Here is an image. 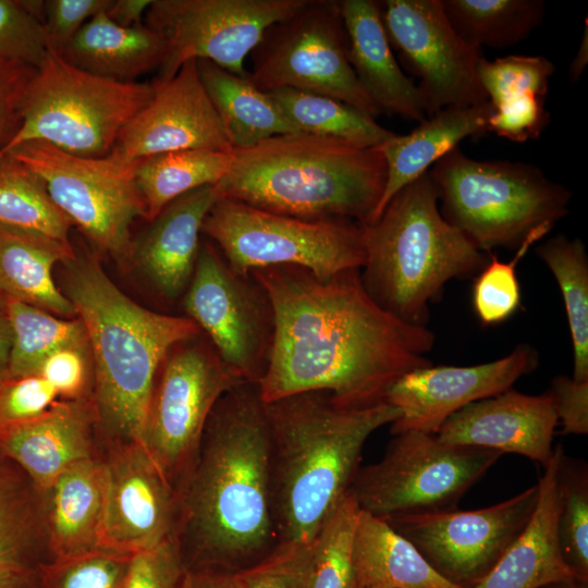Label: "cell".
<instances>
[{"label":"cell","instance_id":"6da1fadb","mask_svg":"<svg viewBox=\"0 0 588 588\" xmlns=\"http://www.w3.org/2000/svg\"><path fill=\"white\" fill-rule=\"evenodd\" d=\"M273 310L267 369L257 383L265 403L310 391L340 406L385 401L405 373L432 364L436 335L380 307L364 287L360 269L327 280L298 266L253 270Z\"/></svg>","mask_w":588,"mask_h":588},{"label":"cell","instance_id":"7a4b0ae2","mask_svg":"<svg viewBox=\"0 0 588 588\" xmlns=\"http://www.w3.org/2000/svg\"><path fill=\"white\" fill-rule=\"evenodd\" d=\"M177 495L175 539L186 569L236 573L278 546L270 427L257 384L219 399Z\"/></svg>","mask_w":588,"mask_h":588},{"label":"cell","instance_id":"3957f363","mask_svg":"<svg viewBox=\"0 0 588 588\" xmlns=\"http://www.w3.org/2000/svg\"><path fill=\"white\" fill-rule=\"evenodd\" d=\"M65 264V296L89 343L99 442L140 441L166 356L201 331L187 317L154 311L131 299L91 257L75 255Z\"/></svg>","mask_w":588,"mask_h":588},{"label":"cell","instance_id":"277c9868","mask_svg":"<svg viewBox=\"0 0 588 588\" xmlns=\"http://www.w3.org/2000/svg\"><path fill=\"white\" fill-rule=\"evenodd\" d=\"M266 412L278 541L309 543L346 495L368 438L401 414L387 401L343 407L321 391L266 403Z\"/></svg>","mask_w":588,"mask_h":588},{"label":"cell","instance_id":"5b68a950","mask_svg":"<svg viewBox=\"0 0 588 588\" xmlns=\"http://www.w3.org/2000/svg\"><path fill=\"white\" fill-rule=\"evenodd\" d=\"M231 167L215 185L219 198L303 220L370 223L387 183L378 148L296 132L232 149Z\"/></svg>","mask_w":588,"mask_h":588},{"label":"cell","instance_id":"8992f818","mask_svg":"<svg viewBox=\"0 0 588 588\" xmlns=\"http://www.w3.org/2000/svg\"><path fill=\"white\" fill-rule=\"evenodd\" d=\"M362 231L364 287L380 307L413 324H427L429 305L449 281L477 274L489 260L442 217L428 171Z\"/></svg>","mask_w":588,"mask_h":588},{"label":"cell","instance_id":"52a82bcc","mask_svg":"<svg viewBox=\"0 0 588 588\" xmlns=\"http://www.w3.org/2000/svg\"><path fill=\"white\" fill-rule=\"evenodd\" d=\"M442 217L479 250H517L568 213L572 192L526 162L476 160L455 147L428 170Z\"/></svg>","mask_w":588,"mask_h":588},{"label":"cell","instance_id":"ba28073f","mask_svg":"<svg viewBox=\"0 0 588 588\" xmlns=\"http://www.w3.org/2000/svg\"><path fill=\"white\" fill-rule=\"evenodd\" d=\"M152 95V84L100 77L49 50L27 86L21 127L2 154L41 142L74 156H108Z\"/></svg>","mask_w":588,"mask_h":588},{"label":"cell","instance_id":"9c48e42d","mask_svg":"<svg viewBox=\"0 0 588 588\" xmlns=\"http://www.w3.org/2000/svg\"><path fill=\"white\" fill-rule=\"evenodd\" d=\"M201 233L221 250L228 265L249 277L256 269L298 266L327 280L362 269V225L348 220H303L218 198Z\"/></svg>","mask_w":588,"mask_h":588},{"label":"cell","instance_id":"30bf717a","mask_svg":"<svg viewBox=\"0 0 588 588\" xmlns=\"http://www.w3.org/2000/svg\"><path fill=\"white\" fill-rule=\"evenodd\" d=\"M501 455L399 432L378 462L359 466L347 492L359 510L382 519L451 511Z\"/></svg>","mask_w":588,"mask_h":588},{"label":"cell","instance_id":"8fae6325","mask_svg":"<svg viewBox=\"0 0 588 588\" xmlns=\"http://www.w3.org/2000/svg\"><path fill=\"white\" fill-rule=\"evenodd\" d=\"M249 56L246 77L262 91L293 88L334 98L373 119L381 113L350 63L339 1L307 0L270 26Z\"/></svg>","mask_w":588,"mask_h":588},{"label":"cell","instance_id":"7c38bea8","mask_svg":"<svg viewBox=\"0 0 588 588\" xmlns=\"http://www.w3.org/2000/svg\"><path fill=\"white\" fill-rule=\"evenodd\" d=\"M4 154L44 181L72 225L99 250L117 259L132 253L131 225L144 218L134 177L137 161L113 151L101 158L74 156L41 142L23 143Z\"/></svg>","mask_w":588,"mask_h":588},{"label":"cell","instance_id":"4fadbf2b","mask_svg":"<svg viewBox=\"0 0 588 588\" xmlns=\"http://www.w3.org/2000/svg\"><path fill=\"white\" fill-rule=\"evenodd\" d=\"M200 334L175 344L166 356L140 439L176 492L215 405L229 390L245 383Z\"/></svg>","mask_w":588,"mask_h":588},{"label":"cell","instance_id":"5bb4252c","mask_svg":"<svg viewBox=\"0 0 588 588\" xmlns=\"http://www.w3.org/2000/svg\"><path fill=\"white\" fill-rule=\"evenodd\" d=\"M307 0H152L144 23L167 44L159 81L188 60L205 59L245 77V60L266 30Z\"/></svg>","mask_w":588,"mask_h":588},{"label":"cell","instance_id":"9a60e30c","mask_svg":"<svg viewBox=\"0 0 588 588\" xmlns=\"http://www.w3.org/2000/svg\"><path fill=\"white\" fill-rule=\"evenodd\" d=\"M183 307L221 359L245 382L257 384L273 340V310L264 287L235 272L210 242H200Z\"/></svg>","mask_w":588,"mask_h":588},{"label":"cell","instance_id":"2e32d148","mask_svg":"<svg viewBox=\"0 0 588 588\" xmlns=\"http://www.w3.org/2000/svg\"><path fill=\"white\" fill-rule=\"evenodd\" d=\"M538 486L489 507L415 514L385 520L443 577L476 586L498 563L530 519Z\"/></svg>","mask_w":588,"mask_h":588},{"label":"cell","instance_id":"e0dca14e","mask_svg":"<svg viewBox=\"0 0 588 588\" xmlns=\"http://www.w3.org/2000/svg\"><path fill=\"white\" fill-rule=\"evenodd\" d=\"M381 16L391 47L419 79L427 117L488 101L477 74L481 49L457 35L441 0H385Z\"/></svg>","mask_w":588,"mask_h":588},{"label":"cell","instance_id":"ac0fdd59","mask_svg":"<svg viewBox=\"0 0 588 588\" xmlns=\"http://www.w3.org/2000/svg\"><path fill=\"white\" fill-rule=\"evenodd\" d=\"M107 471L101 550L133 555L175 538L179 495L140 441L100 443Z\"/></svg>","mask_w":588,"mask_h":588},{"label":"cell","instance_id":"d6986e66","mask_svg":"<svg viewBox=\"0 0 588 588\" xmlns=\"http://www.w3.org/2000/svg\"><path fill=\"white\" fill-rule=\"evenodd\" d=\"M539 365V353L518 344L506 356L475 366H433L414 369L397 379L384 400L400 411L391 433L418 431L436 434L464 406L512 388Z\"/></svg>","mask_w":588,"mask_h":588},{"label":"cell","instance_id":"ffe728a7","mask_svg":"<svg viewBox=\"0 0 588 588\" xmlns=\"http://www.w3.org/2000/svg\"><path fill=\"white\" fill-rule=\"evenodd\" d=\"M151 84L150 101L122 130L113 152L137 161L186 149L232 150L200 81L197 60Z\"/></svg>","mask_w":588,"mask_h":588},{"label":"cell","instance_id":"44dd1931","mask_svg":"<svg viewBox=\"0 0 588 588\" xmlns=\"http://www.w3.org/2000/svg\"><path fill=\"white\" fill-rule=\"evenodd\" d=\"M558 418L549 391L528 395L512 388L473 402L440 427L439 441L524 455L544 467L553 454Z\"/></svg>","mask_w":588,"mask_h":588},{"label":"cell","instance_id":"7402d4cb","mask_svg":"<svg viewBox=\"0 0 588 588\" xmlns=\"http://www.w3.org/2000/svg\"><path fill=\"white\" fill-rule=\"evenodd\" d=\"M0 453L45 491L68 468L100 454L91 396L59 399L36 418L0 427Z\"/></svg>","mask_w":588,"mask_h":588},{"label":"cell","instance_id":"603a6c76","mask_svg":"<svg viewBox=\"0 0 588 588\" xmlns=\"http://www.w3.org/2000/svg\"><path fill=\"white\" fill-rule=\"evenodd\" d=\"M339 7L350 63L370 100L381 113L422 122L427 118L422 97L393 54L382 22L381 2L342 0Z\"/></svg>","mask_w":588,"mask_h":588},{"label":"cell","instance_id":"cb8c5ba5","mask_svg":"<svg viewBox=\"0 0 588 588\" xmlns=\"http://www.w3.org/2000/svg\"><path fill=\"white\" fill-rule=\"evenodd\" d=\"M561 444L538 480V500L527 525L494 567L473 588H546L583 581L565 562L558 537L556 478Z\"/></svg>","mask_w":588,"mask_h":588},{"label":"cell","instance_id":"d4e9b609","mask_svg":"<svg viewBox=\"0 0 588 588\" xmlns=\"http://www.w3.org/2000/svg\"><path fill=\"white\" fill-rule=\"evenodd\" d=\"M215 185L193 189L169 205L151 221L132 247L137 264L167 301L183 293L194 273L206 216L218 200Z\"/></svg>","mask_w":588,"mask_h":588},{"label":"cell","instance_id":"484cf974","mask_svg":"<svg viewBox=\"0 0 588 588\" xmlns=\"http://www.w3.org/2000/svg\"><path fill=\"white\" fill-rule=\"evenodd\" d=\"M42 492L50 561L101 550L107 499L101 451L68 468Z\"/></svg>","mask_w":588,"mask_h":588},{"label":"cell","instance_id":"4316f807","mask_svg":"<svg viewBox=\"0 0 588 588\" xmlns=\"http://www.w3.org/2000/svg\"><path fill=\"white\" fill-rule=\"evenodd\" d=\"M492 113L489 101L468 107H448L427 117L411 133L394 134L377 147L385 160L387 183L373 220L395 193L426 173L430 166L458 147L460 142L488 132Z\"/></svg>","mask_w":588,"mask_h":588},{"label":"cell","instance_id":"83f0119b","mask_svg":"<svg viewBox=\"0 0 588 588\" xmlns=\"http://www.w3.org/2000/svg\"><path fill=\"white\" fill-rule=\"evenodd\" d=\"M350 588H463L440 575L385 520L359 510Z\"/></svg>","mask_w":588,"mask_h":588},{"label":"cell","instance_id":"f1b7e54d","mask_svg":"<svg viewBox=\"0 0 588 588\" xmlns=\"http://www.w3.org/2000/svg\"><path fill=\"white\" fill-rule=\"evenodd\" d=\"M167 53L164 39L147 25L123 27L100 12L83 25L59 54L94 75L134 82L160 68Z\"/></svg>","mask_w":588,"mask_h":588},{"label":"cell","instance_id":"f546056e","mask_svg":"<svg viewBox=\"0 0 588 588\" xmlns=\"http://www.w3.org/2000/svg\"><path fill=\"white\" fill-rule=\"evenodd\" d=\"M204 88L232 149L252 147L275 135L301 132L271 96L205 59L197 60Z\"/></svg>","mask_w":588,"mask_h":588},{"label":"cell","instance_id":"4dcf8cb0","mask_svg":"<svg viewBox=\"0 0 588 588\" xmlns=\"http://www.w3.org/2000/svg\"><path fill=\"white\" fill-rule=\"evenodd\" d=\"M49 561L44 492L0 453V569H36Z\"/></svg>","mask_w":588,"mask_h":588},{"label":"cell","instance_id":"1f68e13d","mask_svg":"<svg viewBox=\"0 0 588 588\" xmlns=\"http://www.w3.org/2000/svg\"><path fill=\"white\" fill-rule=\"evenodd\" d=\"M71 226L44 181L10 154L0 155V232L50 245L73 259Z\"/></svg>","mask_w":588,"mask_h":588},{"label":"cell","instance_id":"d6a6232c","mask_svg":"<svg viewBox=\"0 0 588 588\" xmlns=\"http://www.w3.org/2000/svg\"><path fill=\"white\" fill-rule=\"evenodd\" d=\"M232 159V150L186 149L137 160L134 177L144 219L151 221L167 205L193 189L218 184Z\"/></svg>","mask_w":588,"mask_h":588},{"label":"cell","instance_id":"836d02e7","mask_svg":"<svg viewBox=\"0 0 588 588\" xmlns=\"http://www.w3.org/2000/svg\"><path fill=\"white\" fill-rule=\"evenodd\" d=\"M69 260L56 247L0 232V289L4 295L68 319L76 311L58 289L52 268Z\"/></svg>","mask_w":588,"mask_h":588},{"label":"cell","instance_id":"e575fe53","mask_svg":"<svg viewBox=\"0 0 588 588\" xmlns=\"http://www.w3.org/2000/svg\"><path fill=\"white\" fill-rule=\"evenodd\" d=\"M457 35L469 46L505 49L525 40L541 25L542 0H441Z\"/></svg>","mask_w":588,"mask_h":588},{"label":"cell","instance_id":"d590c367","mask_svg":"<svg viewBox=\"0 0 588 588\" xmlns=\"http://www.w3.org/2000/svg\"><path fill=\"white\" fill-rule=\"evenodd\" d=\"M266 93L301 132L340 139L359 148H377L395 134L376 119L328 96L293 88Z\"/></svg>","mask_w":588,"mask_h":588},{"label":"cell","instance_id":"8d00e7d4","mask_svg":"<svg viewBox=\"0 0 588 588\" xmlns=\"http://www.w3.org/2000/svg\"><path fill=\"white\" fill-rule=\"evenodd\" d=\"M564 303L573 345V376L588 381V256L580 238L555 235L536 248Z\"/></svg>","mask_w":588,"mask_h":588},{"label":"cell","instance_id":"74e56055","mask_svg":"<svg viewBox=\"0 0 588 588\" xmlns=\"http://www.w3.org/2000/svg\"><path fill=\"white\" fill-rule=\"evenodd\" d=\"M5 313L13 331L7 368L11 378L38 373L44 360L66 346H89L86 329L77 318L54 315L7 297Z\"/></svg>","mask_w":588,"mask_h":588},{"label":"cell","instance_id":"f35d334b","mask_svg":"<svg viewBox=\"0 0 588 588\" xmlns=\"http://www.w3.org/2000/svg\"><path fill=\"white\" fill-rule=\"evenodd\" d=\"M558 537L565 562L583 580L588 576V468L563 453L556 478Z\"/></svg>","mask_w":588,"mask_h":588},{"label":"cell","instance_id":"ab89813d","mask_svg":"<svg viewBox=\"0 0 588 588\" xmlns=\"http://www.w3.org/2000/svg\"><path fill=\"white\" fill-rule=\"evenodd\" d=\"M358 512L347 492L311 540L308 588H350L352 542Z\"/></svg>","mask_w":588,"mask_h":588},{"label":"cell","instance_id":"60d3db41","mask_svg":"<svg viewBox=\"0 0 588 588\" xmlns=\"http://www.w3.org/2000/svg\"><path fill=\"white\" fill-rule=\"evenodd\" d=\"M552 228L542 225L536 229L515 252L511 261H501L495 256L489 257L486 266L477 273L471 289V304L483 326L504 322L520 307L522 296L516 265Z\"/></svg>","mask_w":588,"mask_h":588},{"label":"cell","instance_id":"b9f144b4","mask_svg":"<svg viewBox=\"0 0 588 588\" xmlns=\"http://www.w3.org/2000/svg\"><path fill=\"white\" fill-rule=\"evenodd\" d=\"M554 63L543 56H507L477 64L480 84L492 108L526 95L547 97Z\"/></svg>","mask_w":588,"mask_h":588},{"label":"cell","instance_id":"7bdbcfd3","mask_svg":"<svg viewBox=\"0 0 588 588\" xmlns=\"http://www.w3.org/2000/svg\"><path fill=\"white\" fill-rule=\"evenodd\" d=\"M49 50L44 1L0 0V57L37 69Z\"/></svg>","mask_w":588,"mask_h":588},{"label":"cell","instance_id":"ee69618b","mask_svg":"<svg viewBox=\"0 0 588 588\" xmlns=\"http://www.w3.org/2000/svg\"><path fill=\"white\" fill-rule=\"evenodd\" d=\"M130 555L98 550L38 566L40 588H123Z\"/></svg>","mask_w":588,"mask_h":588},{"label":"cell","instance_id":"f6af8a7d","mask_svg":"<svg viewBox=\"0 0 588 588\" xmlns=\"http://www.w3.org/2000/svg\"><path fill=\"white\" fill-rule=\"evenodd\" d=\"M310 566L311 542H285L237 574L244 588H308Z\"/></svg>","mask_w":588,"mask_h":588},{"label":"cell","instance_id":"bcb514c9","mask_svg":"<svg viewBox=\"0 0 588 588\" xmlns=\"http://www.w3.org/2000/svg\"><path fill=\"white\" fill-rule=\"evenodd\" d=\"M186 566L175 538L131 555L123 588H181Z\"/></svg>","mask_w":588,"mask_h":588},{"label":"cell","instance_id":"7dc6e473","mask_svg":"<svg viewBox=\"0 0 588 588\" xmlns=\"http://www.w3.org/2000/svg\"><path fill=\"white\" fill-rule=\"evenodd\" d=\"M59 399L54 388L39 373L8 376L0 389V427L36 418Z\"/></svg>","mask_w":588,"mask_h":588},{"label":"cell","instance_id":"c3c4849f","mask_svg":"<svg viewBox=\"0 0 588 588\" xmlns=\"http://www.w3.org/2000/svg\"><path fill=\"white\" fill-rule=\"evenodd\" d=\"M546 98L526 95L505 100L493 107L488 132L516 143L537 139L550 123Z\"/></svg>","mask_w":588,"mask_h":588},{"label":"cell","instance_id":"681fc988","mask_svg":"<svg viewBox=\"0 0 588 588\" xmlns=\"http://www.w3.org/2000/svg\"><path fill=\"white\" fill-rule=\"evenodd\" d=\"M38 373L57 391L60 399L90 397L93 365L89 346H66L50 354Z\"/></svg>","mask_w":588,"mask_h":588},{"label":"cell","instance_id":"f907efd6","mask_svg":"<svg viewBox=\"0 0 588 588\" xmlns=\"http://www.w3.org/2000/svg\"><path fill=\"white\" fill-rule=\"evenodd\" d=\"M111 0H47L44 1V27L49 49L61 53L83 25Z\"/></svg>","mask_w":588,"mask_h":588},{"label":"cell","instance_id":"816d5d0a","mask_svg":"<svg viewBox=\"0 0 588 588\" xmlns=\"http://www.w3.org/2000/svg\"><path fill=\"white\" fill-rule=\"evenodd\" d=\"M36 69L0 57V155L22 124V106Z\"/></svg>","mask_w":588,"mask_h":588},{"label":"cell","instance_id":"f5cc1de1","mask_svg":"<svg viewBox=\"0 0 588 588\" xmlns=\"http://www.w3.org/2000/svg\"><path fill=\"white\" fill-rule=\"evenodd\" d=\"M563 434L588 433V381L556 376L549 390Z\"/></svg>","mask_w":588,"mask_h":588},{"label":"cell","instance_id":"db71d44e","mask_svg":"<svg viewBox=\"0 0 588 588\" xmlns=\"http://www.w3.org/2000/svg\"><path fill=\"white\" fill-rule=\"evenodd\" d=\"M181 588H244L236 573L197 568L186 569Z\"/></svg>","mask_w":588,"mask_h":588},{"label":"cell","instance_id":"11a10c76","mask_svg":"<svg viewBox=\"0 0 588 588\" xmlns=\"http://www.w3.org/2000/svg\"><path fill=\"white\" fill-rule=\"evenodd\" d=\"M152 0H111L105 11L115 24L123 27L144 25L145 14Z\"/></svg>","mask_w":588,"mask_h":588},{"label":"cell","instance_id":"9f6ffc18","mask_svg":"<svg viewBox=\"0 0 588 588\" xmlns=\"http://www.w3.org/2000/svg\"><path fill=\"white\" fill-rule=\"evenodd\" d=\"M0 588H40L37 568L0 569Z\"/></svg>","mask_w":588,"mask_h":588},{"label":"cell","instance_id":"6f0895ef","mask_svg":"<svg viewBox=\"0 0 588 588\" xmlns=\"http://www.w3.org/2000/svg\"><path fill=\"white\" fill-rule=\"evenodd\" d=\"M12 343V326L4 310L0 313V369L7 370L8 368Z\"/></svg>","mask_w":588,"mask_h":588},{"label":"cell","instance_id":"680465c9","mask_svg":"<svg viewBox=\"0 0 588 588\" xmlns=\"http://www.w3.org/2000/svg\"><path fill=\"white\" fill-rule=\"evenodd\" d=\"M588 62V20H585V29L580 45L577 49V52L571 62L568 69V77L573 83H576L586 68Z\"/></svg>","mask_w":588,"mask_h":588},{"label":"cell","instance_id":"91938a15","mask_svg":"<svg viewBox=\"0 0 588 588\" xmlns=\"http://www.w3.org/2000/svg\"><path fill=\"white\" fill-rule=\"evenodd\" d=\"M580 580H575V581H571V583H562V584H556L555 586L558 588H578L577 587V584L579 583ZM586 583V581H585Z\"/></svg>","mask_w":588,"mask_h":588},{"label":"cell","instance_id":"94428289","mask_svg":"<svg viewBox=\"0 0 588 588\" xmlns=\"http://www.w3.org/2000/svg\"><path fill=\"white\" fill-rule=\"evenodd\" d=\"M5 302H7V296L4 295V293L1 291L0 289V313L1 311H4L5 309Z\"/></svg>","mask_w":588,"mask_h":588},{"label":"cell","instance_id":"6125c7cd","mask_svg":"<svg viewBox=\"0 0 588 588\" xmlns=\"http://www.w3.org/2000/svg\"><path fill=\"white\" fill-rule=\"evenodd\" d=\"M7 377H8L7 370L0 369V389Z\"/></svg>","mask_w":588,"mask_h":588}]
</instances>
